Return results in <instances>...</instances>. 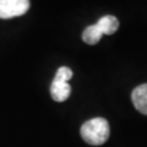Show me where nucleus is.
Here are the masks:
<instances>
[{"instance_id": "obj_7", "label": "nucleus", "mask_w": 147, "mask_h": 147, "mask_svg": "<svg viewBox=\"0 0 147 147\" xmlns=\"http://www.w3.org/2000/svg\"><path fill=\"white\" fill-rule=\"evenodd\" d=\"M71 77H72V71H71V69H69V67H66V66H61V67L58 69V71H57V74H55L54 79L69 82V80H70Z\"/></svg>"}, {"instance_id": "obj_6", "label": "nucleus", "mask_w": 147, "mask_h": 147, "mask_svg": "<svg viewBox=\"0 0 147 147\" xmlns=\"http://www.w3.org/2000/svg\"><path fill=\"white\" fill-rule=\"evenodd\" d=\"M103 34H102V32L99 31L98 26L92 25V26L86 27L85 31L82 32V40H84L85 43L90 44V45H94L100 40Z\"/></svg>"}, {"instance_id": "obj_5", "label": "nucleus", "mask_w": 147, "mask_h": 147, "mask_svg": "<svg viewBox=\"0 0 147 147\" xmlns=\"http://www.w3.org/2000/svg\"><path fill=\"white\" fill-rule=\"evenodd\" d=\"M96 25L98 26V28L100 32H102V34H113V33H115L119 28L118 18L115 16H112V15H107V16L100 17Z\"/></svg>"}, {"instance_id": "obj_1", "label": "nucleus", "mask_w": 147, "mask_h": 147, "mask_svg": "<svg viewBox=\"0 0 147 147\" xmlns=\"http://www.w3.org/2000/svg\"><path fill=\"white\" fill-rule=\"evenodd\" d=\"M110 129L104 118H93L81 126V136L87 144L100 146L109 139Z\"/></svg>"}, {"instance_id": "obj_2", "label": "nucleus", "mask_w": 147, "mask_h": 147, "mask_svg": "<svg viewBox=\"0 0 147 147\" xmlns=\"http://www.w3.org/2000/svg\"><path fill=\"white\" fill-rule=\"evenodd\" d=\"M30 9V0H0V18H11L26 13Z\"/></svg>"}, {"instance_id": "obj_3", "label": "nucleus", "mask_w": 147, "mask_h": 147, "mask_svg": "<svg viewBox=\"0 0 147 147\" xmlns=\"http://www.w3.org/2000/svg\"><path fill=\"white\" fill-rule=\"evenodd\" d=\"M71 93V86L69 85V82L57 80L54 79L52 85H50V94L52 98L57 102H64L69 98V96Z\"/></svg>"}, {"instance_id": "obj_4", "label": "nucleus", "mask_w": 147, "mask_h": 147, "mask_svg": "<svg viewBox=\"0 0 147 147\" xmlns=\"http://www.w3.org/2000/svg\"><path fill=\"white\" fill-rule=\"evenodd\" d=\"M131 99H132V103H134V107L140 113L147 115V84L137 86L132 91Z\"/></svg>"}]
</instances>
